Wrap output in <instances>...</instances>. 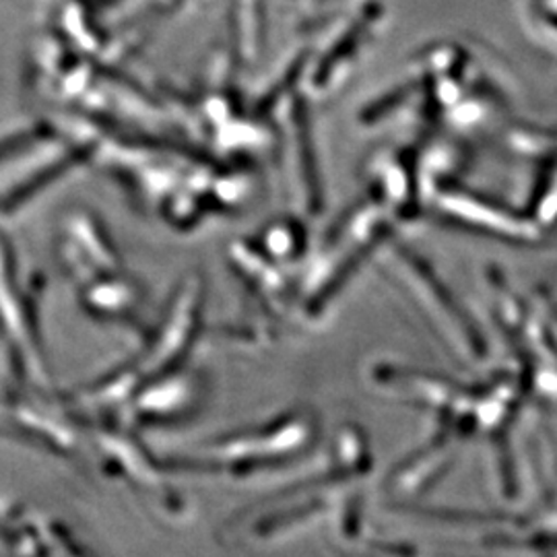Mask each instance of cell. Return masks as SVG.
Instances as JSON below:
<instances>
[{
    "label": "cell",
    "mask_w": 557,
    "mask_h": 557,
    "mask_svg": "<svg viewBox=\"0 0 557 557\" xmlns=\"http://www.w3.org/2000/svg\"><path fill=\"white\" fill-rule=\"evenodd\" d=\"M32 298L21 296L11 271V257L0 242V337L9 345L11 359L23 374L40 376L44 370L38 320L32 310Z\"/></svg>",
    "instance_id": "1"
},
{
    "label": "cell",
    "mask_w": 557,
    "mask_h": 557,
    "mask_svg": "<svg viewBox=\"0 0 557 557\" xmlns=\"http://www.w3.org/2000/svg\"><path fill=\"white\" fill-rule=\"evenodd\" d=\"M296 232L294 225H285V223H275L273 227H269L264 232L262 238V248L271 255H275L277 259H292L296 257Z\"/></svg>",
    "instance_id": "2"
}]
</instances>
